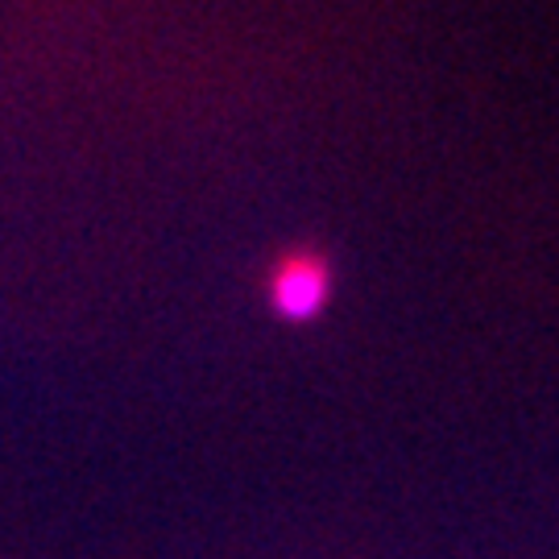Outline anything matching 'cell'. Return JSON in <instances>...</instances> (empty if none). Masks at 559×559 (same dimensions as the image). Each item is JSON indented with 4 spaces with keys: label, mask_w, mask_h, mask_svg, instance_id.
I'll return each instance as SVG.
<instances>
[{
    "label": "cell",
    "mask_w": 559,
    "mask_h": 559,
    "mask_svg": "<svg viewBox=\"0 0 559 559\" xmlns=\"http://www.w3.org/2000/svg\"><path fill=\"white\" fill-rule=\"evenodd\" d=\"M265 299L278 311L282 320H316L328 299H332V265L311 253V249H295V253H282L270 265V278H265Z\"/></svg>",
    "instance_id": "cell-1"
}]
</instances>
